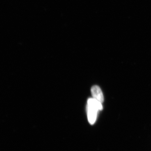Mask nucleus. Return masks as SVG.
<instances>
[{"label":"nucleus","instance_id":"f257e3e1","mask_svg":"<svg viewBox=\"0 0 151 151\" xmlns=\"http://www.w3.org/2000/svg\"><path fill=\"white\" fill-rule=\"evenodd\" d=\"M102 103L93 98H89L87 101V118L89 124H94L97 119V112L103 109Z\"/></svg>","mask_w":151,"mask_h":151},{"label":"nucleus","instance_id":"f03ea898","mask_svg":"<svg viewBox=\"0 0 151 151\" xmlns=\"http://www.w3.org/2000/svg\"><path fill=\"white\" fill-rule=\"evenodd\" d=\"M91 93L93 98L100 103H103L104 101V96L103 92L99 86L95 85L92 86L91 88Z\"/></svg>","mask_w":151,"mask_h":151}]
</instances>
